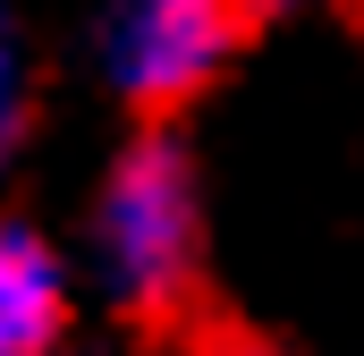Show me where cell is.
Wrapping results in <instances>:
<instances>
[{"label":"cell","mask_w":364,"mask_h":356,"mask_svg":"<svg viewBox=\"0 0 364 356\" xmlns=\"http://www.w3.org/2000/svg\"><path fill=\"white\" fill-rule=\"evenodd\" d=\"M102 238L119 271V305L127 323L170 348L178 314L212 288L203 280V229H195V170H186L178 127H136L119 170L102 187Z\"/></svg>","instance_id":"cell-1"},{"label":"cell","mask_w":364,"mask_h":356,"mask_svg":"<svg viewBox=\"0 0 364 356\" xmlns=\"http://www.w3.org/2000/svg\"><path fill=\"white\" fill-rule=\"evenodd\" d=\"M68 288L34 229H0V356H60Z\"/></svg>","instance_id":"cell-3"},{"label":"cell","mask_w":364,"mask_h":356,"mask_svg":"<svg viewBox=\"0 0 364 356\" xmlns=\"http://www.w3.org/2000/svg\"><path fill=\"white\" fill-rule=\"evenodd\" d=\"M272 17H279V0H144L136 43H127V119L136 127H178L186 102Z\"/></svg>","instance_id":"cell-2"},{"label":"cell","mask_w":364,"mask_h":356,"mask_svg":"<svg viewBox=\"0 0 364 356\" xmlns=\"http://www.w3.org/2000/svg\"><path fill=\"white\" fill-rule=\"evenodd\" d=\"M170 356H288V348H279L263 323H246L220 288H203L178 314V331H170Z\"/></svg>","instance_id":"cell-4"}]
</instances>
